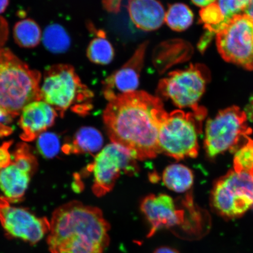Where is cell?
Masks as SVG:
<instances>
[{
    "label": "cell",
    "mask_w": 253,
    "mask_h": 253,
    "mask_svg": "<svg viewBox=\"0 0 253 253\" xmlns=\"http://www.w3.org/2000/svg\"><path fill=\"white\" fill-rule=\"evenodd\" d=\"M31 175L14 164L0 169V189L5 198L10 202L23 199L30 181Z\"/></svg>",
    "instance_id": "2e32d148"
},
{
    "label": "cell",
    "mask_w": 253,
    "mask_h": 253,
    "mask_svg": "<svg viewBox=\"0 0 253 253\" xmlns=\"http://www.w3.org/2000/svg\"><path fill=\"white\" fill-rule=\"evenodd\" d=\"M244 14L253 21V0H250L249 4L245 11Z\"/></svg>",
    "instance_id": "836d02e7"
},
{
    "label": "cell",
    "mask_w": 253,
    "mask_h": 253,
    "mask_svg": "<svg viewBox=\"0 0 253 253\" xmlns=\"http://www.w3.org/2000/svg\"><path fill=\"white\" fill-rule=\"evenodd\" d=\"M206 111L201 107L191 113L176 110L168 115L158 135L160 153L179 160L198 154V134Z\"/></svg>",
    "instance_id": "5b68a950"
},
{
    "label": "cell",
    "mask_w": 253,
    "mask_h": 253,
    "mask_svg": "<svg viewBox=\"0 0 253 253\" xmlns=\"http://www.w3.org/2000/svg\"><path fill=\"white\" fill-rule=\"evenodd\" d=\"M211 204L221 216H242L253 206V175L230 170L215 183Z\"/></svg>",
    "instance_id": "52a82bcc"
},
{
    "label": "cell",
    "mask_w": 253,
    "mask_h": 253,
    "mask_svg": "<svg viewBox=\"0 0 253 253\" xmlns=\"http://www.w3.org/2000/svg\"><path fill=\"white\" fill-rule=\"evenodd\" d=\"M8 4L9 0H0V14L5 11Z\"/></svg>",
    "instance_id": "e575fe53"
},
{
    "label": "cell",
    "mask_w": 253,
    "mask_h": 253,
    "mask_svg": "<svg viewBox=\"0 0 253 253\" xmlns=\"http://www.w3.org/2000/svg\"><path fill=\"white\" fill-rule=\"evenodd\" d=\"M153 253H179V252L170 247L163 246L157 249Z\"/></svg>",
    "instance_id": "1f68e13d"
},
{
    "label": "cell",
    "mask_w": 253,
    "mask_h": 253,
    "mask_svg": "<svg viewBox=\"0 0 253 253\" xmlns=\"http://www.w3.org/2000/svg\"><path fill=\"white\" fill-rule=\"evenodd\" d=\"M11 204L0 197V223L6 235L34 245L49 233L50 223L46 217H38L27 209Z\"/></svg>",
    "instance_id": "8fae6325"
},
{
    "label": "cell",
    "mask_w": 253,
    "mask_h": 253,
    "mask_svg": "<svg viewBox=\"0 0 253 253\" xmlns=\"http://www.w3.org/2000/svg\"><path fill=\"white\" fill-rule=\"evenodd\" d=\"M208 33L206 34L205 37L201 40L200 43L199 44V48L201 50V51H204L206 46H207L208 43L210 41L211 35L213 34L210 31H208Z\"/></svg>",
    "instance_id": "4dcf8cb0"
},
{
    "label": "cell",
    "mask_w": 253,
    "mask_h": 253,
    "mask_svg": "<svg viewBox=\"0 0 253 253\" xmlns=\"http://www.w3.org/2000/svg\"><path fill=\"white\" fill-rule=\"evenodd\" d=\"M12 119L8 112L0 107V137L11 134L12 129L8 125L12 122Z\"/></svg>",
    "instance_id": "83f0119b"
},
{
    "label": "cell",
    "mask_w": 253,
    "mask_h": 253,
    "mask_svg": "<svg viewBox=\"0 0 253 253\" xmlns=\"http://www.w3.org/2000/svg\"></svg>",
    "instance_id": "d590c367"
},
{
    "label": "cell",
    "mask_w": 253,
    "mask_h": 253,
    "mask_svg": "<svg viewBox=\"0 0 253 253\" xmlns=\"http://www.w3.org/2000/svg\"><path fill=\"white\" fill-rule=\"evenodd\" d=\"M191 1L199 7L204 8L216 2L217 0H191Z\"/></svg>",
    "instance_id": "d6a6232c"
},
{
    "label": "cell",
    "mask_w": 253,
    "mask_h": 253,
    "mask_svg": "<svg viewBox=\"0 0 253 253\" xmlns=\"http://www.w3.org/2000/svg\"><path fill=\"white\" fill-rule=\"evenodd\" d=\"M12 141L5 142L0 146V169L11 165L12 163L9 148Z\"/></svg>",
    "instance_id": "f1b7e54d"
},
{
    "label": "cell",
    "mask_w": 253,
    "mask_h": 253,
    "mask_svg": "<svg viewBox=\"0 0 253 253\" xmlns=\"http://www.w3.org/2000/svg\"><path fill=\"white\" fill-rule=\"evenodd\" d=\"M250 0H217L216 2L227 21L235 16L244 14Z\"/></svg>",
    "instance_id": "4316f807"
},
{
    "label": "cell",
    "mask_w": 253,
    "mask_h": 253,
    "mask_svg": "<svg viewBox=\"0 0 253 253\" xmlns=\"http://www.w3.org/2000/svg\"><path fill=\"white\" fill-rule=\"evenodd\" d=\"M200 17L206 29L214 34L219 33L229 21L226 20L216 2L202 8Z\"/></svg>",
    "instance_id": "603a6c76"
},
{
    "label": "cell",
    "mask_w": 253,
    "mask_h": 253,
    "mask_svg": "<svg viewBox=\"0 0 253 253\" xmlns=\"http://www.w3.org/2000/svg\"><path fill=\"white\" fill-rule=\"evenodd\" d=\"M102 135L96 128L84 126L75 134L72 141L64 145L62 150L65 154H93L102 147Z\"/></svg>",
    "instance_id": "e0dca14e"
},
{
    "label": "cell",
    "mask_w": 253,
    "mask_h": 253,
    "mask_svg": "<svg viewBox=\"0 0 253 253\" xmlns=\"http://www.w3.org/2000/svg\"><path fill=\"white\" fill-rule=\"evenodd\" d=\"M122 0H103L104 7L111 12H118Z\"/></svg>",
    "instance_id": "f546056e"
},
{
    "label": "cell",
    "mask_w": 253,
    "mask_h": 253,
    "mask_svg": "<svg viewBox=\"0 0 253 253\" xmlns=\"http://www.w3.org/2000/svg\"><path fill=\"white\" fill-rule=\"evenodd\" d=\"M216 45L226 61L253 71V21L248 16L231 19L216 34Z\"/></svg>",
    "instance_id": "9c48e42d"
},
{
    "label": "cell",
    "mask_w": 253,
    "mask_h": 253,
    "mask_svg": "<svg viewBox=\"0 0 253 253\" xmlns=\"http://www.w3.org/2000/svg\"><path fill=\"white\" fill-rule=\"evenodd\" d=\"M40 72L30 68L10 50L0 47V107L12 118L27 104L41 100Z\"/></svg>",
    "instance_id": "3957f363"
},
{
    "label": "cell",
    "mask_w": 253,
    "mask_h": 253,
    "mask_svg": "<svg viewBox=\"0 0 253 253\" xmlns=\"http://www.w3.org/2000/svg\"><path fill=\"white\" fill-rule=\"evenodd\" d=\"M203 66L191 65L183 70L169 73L161 79L158 92L172 101L179 108H199L198 102L204 94L209 75Z\"/></svg>",
    "instance_id": "30bf717a"
},
{
    "label": "cell",
    "mask_w": 253,
    "mask_h": 253,
    "mask_svg": "<svg viewBox=\"0 0 253 253\" xmlns=\"http://www.w3.org/2000/svg\"><path fill=\"white\" fill-rule=\"evenodd\" d=\"M168 115L159 97L136 90L109 101L103 120L113 143L144 160L160 153L158 135Z\"/></svg>",
    "instance_id": "6da1fadb"
},
{
    "label": "cell",
    "mask_w": 253,
    "mask_h": 253,
    "mask_svg": "<svg viewBox=\"0 0 253 253\" xmlns=\"http://www.w3.org/2000/svg\"><path fill=\"white\" fill-rule=\"evenodd\" d=\"M87 56L91 62L101 65H108L113 61L115 51L103 32L99 31L97 37L90 41Z\"/></svg>",
    "instance_id": "ffe728a7"
},
{
    "label": "cell",
    "mask_w": 253,
    "mask_h": 253,
    "mask_svg": "<svg viewBox=\"0 0 253 253\" xmlns=\"http://www.w3.org/2000/svg\"><path fill=\"white\" fill-rule=\"evenodd\" d=\"M14 40L21 47L33 48L40 42L42 33L39 25L31 19H25L16 23L14 28Z\"/></svg>",
    "instance_id": "d6986e66"
},
{
    "label": "cell",
    "mask_w": 253,
    "mask_h": 253,
    "mask_svg": "<svg viewBox=\"0 0 253 253\" xmlns=\"http://www.w3.org/2000/svg\"><path fill=\"white\" fill-rule=\"evenodd\" d=\"M127 8L132 23L141 30H156L165 22V9L157 0H128Z\"/></svg>",
    "instance_id": "9a60e30c"
},
{
    "label": "cell",
    "mask_w": 253,
    "mask_h": 253,
    "mask_svg": "<svg viewBox=\"0 0 253 253\" xmlns=\"http://www.w3.org/2000/svg\"><path fill=\"white\" fill-rule=\"evenodd\" d=\"M42 41L46 48L55 53L65 52L71 46L70 37L64 28L58 24L50 25L46 28Z\"/></svg>",
    "instance_id": "44dd1931"
},
{
    "label": "cell",
    "mask_w": 253,
    "mask_h": 253,
    "mask_svg": "<svg viewBox=\"0 0 253 253\" xmlns=\"http://www.w3.org/2000/svg\"><path fill=\"white\" fill-rule=\"evenodd\" d=\"M246 114L239 107L232 106L221 110L206 126L205 148L209 156L214 157L235 149L242 139L252 133Z\"/></svg>",
    "instance_id": "8992f818"
},
{
    "label": "cell",
    "mask_w": 253,
    "mask_h": 253,
    "mask_svg": "<svg viewBox=\"0 0 253 253\" xmlns=\"http://www.w3.org/2000/svg\"><path fill=\"white\" fill-rule=\"evenodd\" d=\"M163 181L168 188L174 192H185L192 187L194 175L188 167L182 164H172L164 170Z\"/></svg>",
    "instance_id": "ac0fdd59"
},
{
    "label": "cell",
    "mask_w": 253,
    "mask_h": 253,
    "mask_svg": "<svg viewBox=\"0 0 253 253\" xmlns=\"http://www.w3.org/2000/svg\"><path fill=\"white\" fill-rule=\"evenodd\" d=\"M147 46V42L142 43L125 65L106 79L103 93L107 100L137 90Z\"/></svg>",
    "instance_id": "4fadbf2b"
},
{
    "label": "cell",
    "mask_w": 253,
    "mask_h": 253,
    "mask_svg": "<svg viewBox=\"0 0 253 253\" xmlns=\"http://www.w3.org/2000/svg\"><path fill=\"white\" fill-rule=\"evenodd\" d=\"M194 20V14L187 5L176 3L169 5L166 12L165 23L170 29L183 31L188 28Z\"/></svg>",
    "instance_id": "7402d4cb"
},
{
    "label": "cell",
    "mask_w": 253,
    "mask_h": 253,
    "mask_svg": "<svg viewBox=\"0 0 253 253\" xmlns=\"http://www.w3.org/2000/svg\"><path fill=\"white\" fill-rule=\"evenodd\" d=\"M135 160L128 150L120 145L113 142L107 145L88 168L93 173L94 194L102 197L112 191L122 173L135 175L138 171Z\"/></svg>",
    "instance_id": "ba28073f"
},
{
    "label": "cell",
    "mask_w": 253,
    "mask_h": 253,
    "mask_svg": "<svg viewBox=\"0 0 253 253\" xmlns=\"http://www.w3.org/2000/svg\"><path fill=\"white\" fill-rule=\"evenodd\" d=\"M37 146L43 157L50 159L56 156L60 149L58 136L52 132H43L38 137Z\"/></svg>",
    "instance_id": "484cf974"
},
{
    "label": "cell",
    "mask_w": 253,
    "mask_h": 253,
    "mask_svg": "<svg viewBox=\"0 0 253 253\" xmlns=\"http://www.w3.org/2000/svg\"><path fill=\"white\" fill-rule=\"evenodd\" d=\"M47 243L50 253H104L110 224L96 207L72 201L52 214Z\"/></svg>",
    "instance_id": "7a4b0ae2"
},
{
    "label": "cell",
    "mask_w": 253,
    "mask_h": 253,
    "mask_svg": "<svg viewBox=\"0 0 253 253\" xmlns=\"http://www.w3.org/2000/svg\"><path fill=\"white\" fill-rule=\"evenodd\" d=\"M40 90L41 100L62 117L69 109L80 115H86L91 109L93 93L82 83L72 66L59 64L47 68Z\"/></svg>",
    "instance_id": "277c9868"
},
{
    "label": "cell",
    "mask_w": 253,
    "mask_h": 253,
    "mask_svg": "<svg viewBox=\"0 0 253 253\" xmlns=\"http://www.w3.org/2000/svg\"><path fill=\"white\" fill-rule=\"evenodd\" d=\"M141 210L150 225L148 237L158 230L171 229L184 221V211L178 210L173 199L166 194L147 196L141 202Z\"/></svg>",
    "instance_id": "7c38bea8"
},
{
    "label": "cell",
    "mask_w": 253,
    "mask_h": 253,
    "mask_svg": "<svg viewBox=\"0 0 253 253\" xmlns=\"http://www.w3.org/2000/svg\"><path fill=\"white\" fill-rule=\"evenodd\" d=\"M12 163L30 175L36 170L37 167L36 158L32 154L28 145L25 143L17 145Z\"/></svg>",
    "instance_id": "d4e9b609"
},
{
    "label": "cell",
    "mask_w": 253,
    "mask_h": 253,
    "mask_svg": "<svg viewBox=\"0 0 253 253\" xmlns=\"http://www.w3.org/2000/svg\"><path fill=\"white\" fill-rule=\"evenodd\" d=\"M20 115L19 125L23 131L21 138L24 141H31L54 124L57 112L41 100L27 104Z\"/></svg>",
    "instance_id": "5bb4252c"
},
{
    "label": "cell",
    "mask_w": 253,
    "mask_h": 253,
    "mask_svg": "<svg viewBox=\"0 0 253 253\" xmlns=\"http://www.w3.org/2000/svg\"><path fill=\"white\" fill-rule=\"evenodd\" d=\"M234 170L253 175V140L249 137L244 145L236 152L234 158Z\"/></svg>",
    "instance_id": "cb8c5ba5"
}]
</instances>
